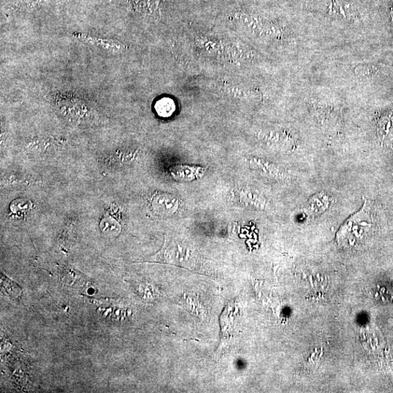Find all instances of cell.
Wrapping results in <instances>:
<instances>
[{"label": "cell", "instance_id": "obj_1", "mask_svg": "<svg viewBox=\"0 0 393 393\" xmlns=\"http://www.w3.org/2000/svg\"><path fill=\"white\" fill-rule=\"evenodd\" d=\"M364 212L363 207L360 212L348 219L336 235L338 243L342 246H356L369 231L372 226L369 222V216L367 210L366 213Z\"/></svg>", "mask_w": 393, "mask_h": 393}, {"label": "cell", "instance_id": "obj_2", "mask_svg": "<svg viewBox=\"0 0 393 393\" xmlns=\"http://www.w3.org/2000/svg\"><path fill=\"white\" fill-rule=\"evenodd\" d=\"M205 171V170L203 167L181 164L174 165L170 167L171 175L178 181H190L201 178L204 175Z\"/></svg>", "mask_w": 393, "mask_h": 393}, {"label": "cell", "instance_id": "obj_3", "mask_svg": "<svg viewBox=\"0 0 393 393\" xmlns=\"http://www.w3.org/2000/svg\"><path fill=\"white\" fill-rule=\"evenodd\" d=\"M152 205L156 212L164 214L174 213L177 207V204L174 202V199L163 195L157 196L154 199Z\"/></svg>", "mask_w": 393, "mask_h": 393}, {"label": "cell", "instance_id": "obj_4", "mask_svg": "<svg viewBox=\"0 0 393 393\" xmlns=\"http://www.w3.org/2000/svg\"><path fill=\"white\" fill-rule=\"evenodd\" d=\"M176 104L173 100L170 98H163L158 100L154 109H156L157 114L161 118H170L176 111Z\"/></svg>", "mask_w": 393, "mask_h": 393}, {"label": "cell", "instance_id": "obj_5", "mask_svg": "<svg viewBox=\"0 0 393 393\" xmlns=\"http://www.w3.org/2000/svg\"><path fill=\"white\" fill-rule=\"evenodd\" d=\"M33 208L32 202L26 199H18L13 201L10 205V210L13 214H26Z\"/></svg>", "mask_w": 393, "mask_h": 393}, {"label": "cell", "instance_id": "obj_6", "mask_svg": "<svg viewBox=\"0 0 393 393\" xmlns=\"http://www.w3.org/2000/svg\"><path fill=\"white\" fill-rule=\"evenodd\" d=\"M101 229L104 232L120 230L118 223L113 219L110 217L104 218L101 222Z\"/></svg>", "mask_w": 393, "mask_h": 393}, {"label": "cell", "instance_id": "obj_7", "mask_svg": "<svg viewBox=\"0 0 393 393\" xmlns=\"http://www.w3.org/2000/svg\"><path fill=\"white\" fill-rule=\"evenodd\" d=\"M389 17H390V21L391 25L393 27V6H392V8L390 9Z\"/></svg>", "mask_w": 393, "mask_h": 393}]
</instances>
